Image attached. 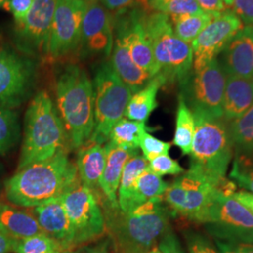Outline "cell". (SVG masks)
Segmentation results:
<instances>
[{
    "label": "cell",
    "instance_id": "6da1fadb",
    "mask_svg": "<svg viewBox=\"0 0 253 253\" xmlns=\"http://www.w3.org/2000/svg\"><path fill=\"white\" fill-rule=\"evenodd\" d=\"M80 181L68 151L17 170L6 181V197L13 206L33 208L61 197Z\"/></svg>",
    "mask_w": 253,
    "mask_h": 253
},
{
    "label": "cell",
    "instance_id": "7a4b0ae2",
    "mask_svg": "<svg viewBox=\"0 0 253 253\" xmlns=\"http://www.w3.org/2000/svg\"><path fill=\"white\" fill-rule=\"evenodd\" d=\"M103 206L106 233L116 253H148L170 228L171 210L163 205V197L127 212L105 203Z\"/></svg>",
    "mask_w": 253,
    "mask_h": 253
},
{
    "label": "cell",
    "instance_id": "3957f363",
    "mask_svg": "<svg viewBox=\"0 0 253 253\" xmlns=\"http://www.w3.org/2000/svg\"><path fill=\"white\" fill-rule=\"evenodd\" d=\"M55 100L70 148L79 149L89 141L94 126L93 84L79 65L64 67L55 82Z\"/></svg>",
    "mask_w": 253,
    "mask_h": 253
},
{
    "label": "cell",
    "instance_id": "277c9868",
    "mask_svg": "<svg viewBox=\"0 0 253 253\" xmlns=\"http://www.w3.org/2000/svg\"><path fill=\"white\" fill-rule=\"evenodd\" d=\"M68 147L67 132L53 100L45 91L38 92L26 112L17 170L68 151Z\"/></svg>",
    "mask_w": 253,
    "mask_h": 253
},
{
    "label": "cell",
    "instance_id": "5b68a950",
    "mask_svg": "<svg viewBox=\"0 0 253 253\" xmlns=\"http://www.w3.org/2000/svg\"><path fill=\"white\" fill-rule=\"evenodd\" d=\"M195 133L190 152V166L209 177H225L234 157V145L229 125L223 118H214L201 112H192Z\"/></svg>",
    "mask_w": 253,
    "mask_h": 253
},
{
    "label": "cell",
    "instance_id": "8992f818",
    "mask_svg": "<svg viewBox=\"0 0 253 253\" xmlns=\"http://www.w3.org/2000/svg\"><path fill=\"white\" fill-rule=\"evenodd\" d=\"M94 126L89 143L105 145L112 128L125 117L131 91L109 62L100 64L93 78Z\"/></svg>",
    "mask_w": 253,
    "mask_h": 253
},
{
    "label": "cell",
    "instance_id": "52a82bcc",
    "mask_svg": "<svg viewBox=\"0 0 253 253\" xmlns=\"http://www.w3.org/2000/svg\"><path fill=\"white\" fill-rule=\"evenodd\" d=\"M145 26L160 73L166 79V84H179L192 71L191 45L175 36L168 15L147 10Z\"/></svg>",
    "mask_w": 253,
    "mask_h": 253
},
{
    "label": "cell",
    "instance_id": "ba28073f",
    "mask_svg": "<svg viewBox=\"0 0 253 253\" xmlns=\"http://www.w3.org/2000/svg\"><path fill=\"white\" fill-rule=\"evenodd\" d=\"M224 178L213 179L190 166L188 171L169 184L163 195V201L172 213L202 223L208 209L221 194L219 186Z\"/></svg>",
    "mask_w": 253,
    "mask_h": 253
},
{
    "label": "cell",
    "instance_id": "9c48e42d",
    "mask_svg": "<svg viewBox=\"0 0 253 253\" xmlns=\"http://www.w3.org/2000/svg\"><path fill=\"white\" fill-rule=\"evenodd\" d=\"M226 77V73L216 58L201 70L190 72L179 84L180 95L191 112L223 118L222 101Z\"/></svg>",
    "mask_w": 253,
    "mask_h": 253
},
{
    "label": "cell",
    "instance_id": "30bf717a",
    "mask_svg": "<svg viewBox=\"0 0 253 253\" xmlns=\"http://www.w3.org/2000/svg\"><path fill=\"white\" fill-rule=\"evenodd\" d=\"M74 232L75 249L106 234V221L98 196L79 181L61 196Z\"/></svg>",
    "mask_w": 253,
    "mask_h": 253
},
{
    "label": "cell",
    "instance_id": "8fae6325",
    "mask_svg": "<svg viewBox=\"0 0 253 253\" xmlns=\"http://www.w3.org/2000/svg\"><path fill=\"white\" fill-rule=\"evenodd\" d=\"M202 224L214 240L253 244V212L233 196L218 195Z\"/></svg>",
    "mask_w": 253,
    "mask_h": 253
},
{
    "label": "cell",
    "instance_id": "7c38bea8",
    "mask_svg": "<svg viewBox=\"0 0 253 253\" xmlns=\"http://www.w3.org/2000/svg\"><path fill=\"white\" fill-rule=\"evenodd\" d=\"M36 71L30 56L0 44V107L14 110L31 96Z\"/></svg>",
    "mask_w": 253,
    "mask_h": 253
},
{
    "label": "cell",
    "instance_id": "4fadbf2b",
    "mask_svg": "<svg viewBox=\"0 0 253 253\" xmlns=\"http://www.w3.org/2000/svg\"><path fill=\"white\" fill-rule=\"evenodd\" d=\"M148 9L133 6L117 11L114 18V34L126 44L131 58L140 68L152 77L160 73V68L153 54V49L145 26Z\"/></svg>",
    "mask_w": 253,
    "mask_h": 253
},
{
    "label": "cell",
    "instance_id": "5bb4252c",
    "mask_svg": "<svg viewBox=\"0 0 253 253\" xmlns=\"http://www.w3.org/2000/svg\"><path fill=\"white\" fill-rule=\"evenodd\" d=\"M85 8L86 2L84 0H55L49 42L51 57H63L80 47Z\"/></svg>",
    "mask_w": 253,
    "mask_h": 253
},
{
    "label": "cell",
    "instance_id": "9a60e30c",
    "mask_svg": "<svg viewBox=\"0 0 253 253\" xmlns=\"http://www.w3.org/2000/svg\"><path fill=\"white\" fill-rule=\"evenodd\" d=\"M243 27L241 20L231 9L216 14L190 44L193 53L192 70H201L217 58Z\"/></svg>",
    "mask_w": 253,
    "mask_h": 253
},
{
    "label": "cell",
    "instance_id": "2e32d148",
    "mask_svg": "<svg viewBox=\"0 0 253 253\" xmlns=\"http://www.w3.org/2000/svg\"><path fill=\"white\" fill-rule=\"evenodd\" d=\"M55 0H35L32 9L15 28L19 50L27 56L49 55V42Z\"/></svg>",
    "mask_w": 253,
    "mask_h": 253
},
{
    "label": "cell",
    "instance_id": "e0dca14e",
    "mask_svg": "<svg viewBox=\"0 0 253 253\" xmlns=\"http://www.w3.org/2000/svg\"><path fill=\"white\" fill-rule=\"evenodd\" d=\"M99 0L86 2L82 24L80 48L85 55H111L114 45V18Z\"/></svg>",
    "mask_w": 253,
    "mask_h": 253
},
{
    "label": "cell",
    "instance_id": "ac0fdd59",
    "mask_svg": "<svg viewBox=\"0 0 253 253\" xmlns=\"http://www.w3.org/2000/svg\"><path fill=\"white\" fill-rule=\"evenodd\" d=\"M32 210L43 233L54 239L63 252L75 249L73 225L61 197L46 202Z\"/></svg>",
    "mask_w": 253,
    "mask_h": 253
},
{
    "label": "cell",
    "instance_id": "d6986e66",
    "mask_svg": "<svg viewBox=\"0 0 253 253\" xmlns=\"http://www.w3.org/2000/svg\"><path fill=\"white\" fill-rule=\"evenodd\" d=\"M217 59L226 75L253 78V26H244Z\"/></svg>",
    "mask_w": 253,
    "mask_h": 253
},
{
    "label": "cell",
    "instance_id": "ffe728a7",
    "mask_svg": "<svg viewBox=\"0 0 253 253\" xmlns=\"http://www.w3.org/2000/svg\"><path fill=\"white\" fill-rule=\"evenodd\" d=\"M106 163L100 178V192L105 198V204L112 208H118V190L121 175L126 163L138 153L120 148L108 141L105 145Z\"/></svg>",
    "mask_w": 253,
    "mask_h": 253
},
{
    "label": "cell",
    "instance_id": "44dd1931",
    "mask_svg": "<svg viewBox=\"0 0 253 253\" xmlns=\"http://www.w3.org/2000/svg\"><path fill=\"white\" fill-rule=\"evenodd\" d=\"M106 163L104 145L87 142L78 149L76 168L82 184L90 189L99 198L100 178Z\"/></svg>",
    "mask_w": 253,
    "mask_h": 253
},
{
    "label": "cell",
    "instance_id": "7402d4cb",
    "mask_svg": "<svg viewBox=\"0 0 253 253\" xmlns=\"http://www.w3.org/2000/svg\"><path fill=\"white\" fill-rule=\"evenodd\" d=\"M253 105V78L227 75L222 101L223 119L230 123Z\"/></svg>",
    "mask_w": 253,
    "mask_h": 253
},
{
    "label": "cell",
    "instance_id": "603a6c76",
    "mask_svg": "<svg viewBox=\"0 0 253 253\" xmlns=\"http://www.w3.org/2000/svg\"><path fill=\"white\" fill-rule=\"evenodd\" d=\"M110 63L132 94L142 89L153 78L133 61L124 42L115 34Z\"/></svg>",
    "mask_w": 253,
    "mask_h": 253
},
{
    "label": "cell",
    "instance_id": "cb8c5ba5",
    "mask_svg": "<svg viewBox=\"0 0 253 253\" xmlns=\"http://www.w3.org/2000/svg\"><path fill=\"white\" fill-rule=\"evenodd\" d=\"M0 230L14 240L44 234L33 210L0 203Z\"/></svg>",
    "mask_w": 253,
    "mask_h": 253
},
{
    "label": "cell",
    "instance_id": "d4e9b609",
    "mask_svg": "<svg viewBox=\"0 0 253 253\" xmlns=\"http://www.w3.org/2000/svg\"><path fill=\"white\" fill-rule=\"evenodd\" d=\"M165 84L166 79L159 73L154 76L142 89L133 93L126 105V118L145 123L154 110L158 107V93Z\"/></svg>",
    "mask_w": 253,
    "mask_h": 253
},
{
    "label": "cell",
    "instance_id": "484cf974",
    "mask_svg": "<svg viewBox=\"0 0 253 253\" xmlns=\"http://www.w3.org/2000/svg\"><path fill=\"white\" fill-rule=\"evenodd\" d=\"M168 186L169 184L163 180L162 176L147 168L136 179L126 208L122 212L130 211L149 200L163 197Z\"/></svg>",
    "mask_w": 253,
    "mask_h": 253
},
{
    "label": "cell",
    "instance_id": "4316f807",
    "mask_svg": "<svg viewBox=\"0 0 253 253\" xmlns=\"http://www.w3.org/2000/svg\"><path fill=\"white\" fill-rule=\"evenodd\" d=\"M195 133L193 114L184 98L179 94L175 118V130L172 144L176 145L183 155H190Z\"/></svg>",
    "mask_w": 253,
    "mask_h": 253
},
{
    "label": "cell",
    "instance_id": "83f0119b",
    "mask_svg": "<svg viewBox=\"0 0 253 253\" xmlns=\"http://www.w3.org/2000/svg\"><path fill=\"white\" fill-rule=\"evenodd\" d=\"M145 122L122 118L111 130L109 141L120 148L136 151L139 148L143 134L148 131Z\"/></svg>",
    "mask_w": 253,
    "mask_h": 253
},
{
    "label": "cell",
    "instance_id": "f1b7e54d",
    "mask_svg": "<svg viewBox=\"0 0 253 253\" xmlns=\"http://www.w3.org/2000/svg\"><path fill=\"white\" fill-rule=\"evenodd\" d=\"M215 15L216 14L202 11L193 14L171 16L170 20L175 36L181 41L191 44Z\"/></svg>",
    "mask_w": 253,
    "mask_h": 253
},
{
    "label": "cell",
    "instance_id": "f546056e",
    "mask_svg": "<svg viewBox=\"0 0 253 253\" xmlns=\"http://www.w3.org/2000/svg\"><path fill=\"white\" fill-rule=\"evenodd\" d=\"M234 153L253 155V105L242 117L228 123Z\"/></svg>",
    "mask_w": 253,
    "mask_h": 253
},
{
    "label": "cell",
    "instance_id": "4dcf8cb0",
    "mask_svg": "<svg viewBox=\"0 0 253 253\" xmlns=\"http://www.w3.org/2000/svg\"><path fill=\"white\" fill-rule=\"evenodd\" d=\"M148 168V162L143 155L137 154L126 163L121 175L118 190V208L124 211L129 199L130 192L138 176Z\"/></svg>",
    "mask_w": 253,
    "mask_h": 253
},
{
    "label": "cell",
    "instance_id": "1f68e13d",
    "mask_svg": "<svg viewBox=\"0 0 253 253\" xmlns=\"http://www.w3.org/2000/svg\"><path fill=\"white\" fill-rule=\"evenodd\" d=\"M20 123L13 109L0 107V156H6L18 143Z\"/></svg>",
    "mask_w": 253,
    "mask_h": 253
},
{
    "label": "cell",
    "instance_id": "d6a6232c",
    "mask_svg": "<svg viewBox=\"0 0 253 253\" xmlns=\"http://www.w3.org/2000/svg\"><path fill=\"white\" fill-rule=\"evenodd\" d=\"M145 6L151 11L161 12L169 17L203 11L195 0H145Z\"/></svg>",
    "mask_w": 253,
    "mask_h": 253
},
{
    "label": "cell",
    "instance_id": "836d02e7",
    "mask_svg": "<svg viewBox=\"0 0 253 253\" xmlns=\"http://www.w3.org/2000/svg\"><path fill=\"white\" fill-rule=\"evenodd\" d=\"M13 252L16 253H63L60 246L45 234H40L15 240Z\"/></svg>",
    "mask_w": 253,
    "mask_h": 253
},
{
    "label": "cell",
    "instance_id": "e575fe53",
    "mask_svg": "<svg viewBox=\"0 0 253 253\" xmlns=\"http://www.w3.org/2000/svg\"><path fill=\"white\" fill-rule=\"evenodd\" d=\"M230 178L240 188L253 193V155L234 153Z\"/></svg>",
    "mask_w": 253,
    "mask_h": 253
},
{
    "label": "cell",
    "instance_id": "d590c367",
    "mask_svg": "<svg viewBox=\"0 0 253 253\" xmlns=\"http://www.w3.org/2000/svg\"><path fill=\"white\" fill-rule=\"evenodd\" d=\"M171 146V143L162 141L151 135L148 131L143 134L139 145L143 152V157L148 163L159 156L169 155Z\"/></svg>",
    "mask_w": 253,
    "mask_h": 253
},
{
    "label": "cell",
    "instance_id": "8d00e7d4",
    "mask_svg": "<svg viewBox=\"0 0 253 253\" xmlns=\"http://www.w3.org/2000/svg\"><path fill=\"white\" fill-rule=\"evenodd\" d=\"M184 237L189 253H219L217 246L208 235L195 230H187Z\"/></svg>",
    "mask_w": 253,
    "mask_h": 253
},
{
    "label": "cell",
    "instance_id": "74e56055",
    "mask_svg": "<svg viewBox=\"0 0 253 253\" xmlns=\"http://www.w3.org/2000/svg\"><path fill=\"white\" fill-rule=\"evenodd\" d=\"M148 168L159 176L180 175L185 172L179 163L172 159L169 155H162L148 163Z\"/></svg>",
    "mask_w": 253,
    "mask_h": 253
},
{
    "label": "cell",
    "instance_id": "f35d334b",
    "mask_svg": "<svg viewBox=\"0 0 253 253\" xmlns=\"http://www.w3.org/2000/svg\"><path fill=\"white\" fill-rule=\"evenodd\" d=\"M35 0H6L2 8L12 14L17 26L24 22Z\"/></svg>",
    "mask_w": 253,
    "mask_h": 253
},
{
    "label": "cell",
    "instance_id": "ab89813d",
    "mask_svg": "<svg viewBox=\"0 0 253 253\" xmlns=\"http://www.w3.org/2000/svg\"><path fill=\"white\" fill-rule=\"evenodd\" d=\"M158 249L161 253H186L184 252L177 236L169 228L158 242Z\"/></svg>",
    "mask_w": 253,
    "mask_h": 253
},
{
    "label": "cell",
    "instance_id": "60d3db41",
    "mask_svg": "<svg viewBox=\"0 0 253 253\" xmlns=\"http://www.w3.org/2000/svg\"><path fill=\"white\" fill-rule=\"evenodd\" d=\"M231 9L244 26H253V0H234Z\"/></svg>",
    "mask_w": 253,
    "mask_h": 253
},
{
    "label": "cell",
    "instance_id": "b9f144b4",
    "mask_svg": "<svg viewBox=\"0 0 253 253\" xmlns=\"http://www.w3.org/2000/svg\"><path fill=\"white\" fill-rule=\"evenodd\" d=\"M219 253H253V244L214 240Z\"/></svg>",
    "mask_w": 253,
    "mask_h": 253
},
{
    "label": "cell",
    "instance_id": "7bdbcfd3",
    "mask_svg": "<svg viewBox=\"0 0 253 253\" xmlns=\"http://www.w3.org/2000/svg\"><path fill=\"white\" fill-rule=\"evenodd\" d=\"M195 2L203 11L213 14H217L228 9L223 0H195Z\"/></svg>",
    "mask_w": 253,
    "mask_h": 253
},
{
    "label": "cell",
    "instance_id": "ee69618b",
    "mask_svg": "<svg viewBox=\"0 0 253 253\" xmlns=\"http://www.w3.org/2000/svg\"><path fill=\"white\" fill-rule=\"evenodd\" d=\"M100 4L107 9L112 11H119L128 9L137 5L140 0H99Z\"/></svg>",
    "mask_w": 253,
    "mask_h": 253
},
{
    "label": "cell",
    "instance_id": "f6af8a7d",
    "mask_svg": "<svg viewBox=\"0 0 253 253\" xmlns=\"http://www.w3.org/2000/svg\"><path fill=\"white\" fill-rule=\"evenodd\" d=\"M233 197L250 209L253 214V193L248 191H236Z\"/></svg>",
    "mask_w": 253,
    "mask_h": 253
},
{
    "label": "cell",
    "instance_id": "bcb514c9",
    "mask_svg": "<svg viewBox=\"0 0 253 253\" xmlns=\"http://www.w3.org/2000/svg\"><path fill=\"white\" fill-rule=\"evenodd\" d=\"M14 239L0 230V253H9L13 252Z\"/></svg>",
    "mask_w": 253,
    "mask_h": 253
},
{
    "label": "cell",
    "instance_id": "7dc6e473",
    "mask_svg": "<svg viewBox=\"0 0 253 253\" xmlns=\"http://www.w3.org/2000/svg\"><path fill=\"white\" fill-rule=\"evenodd\" d=\"M107 243H100V244L90 246V247H84L78 251L79 253H109L107 249Z\"/></svg>",
    "mask_w": 253,
    "mask_h": 253
},
{
    "label": "cell",
    "instance_id": "c3c4849f",
    "mask_svg": "<svg viewBox=\"0 0 253 253\" xmlns=\"http://www.w3.org/2000/svg\"><path fill=\"white\" fill-rule=\"evenodd\" d=\"M223 2L225 3V5H226L228 9H231V8H232V5H233L234 0H223Z\"/></svg>",
    "mask_w": 253,
    "mask_h": 253
},
{
    "label": "cell",
    "instance_id": "681fc988",
    "mask_svg": "<svg viewBox=\"0 0 253 253\" xmlns=\"http://www.w3.org/2000/svg\"><path fill=\"white\" fill-rule=\"evenodd\" d=\"M159 253V249H158V247H156V248H154L153 250L151 251V252H149L148 253Z\"/></svg>",
    "mask_w": 253,
    "mask_h": 253
},
{
    "label": "cell",
    "instance_id": "f907efd6",
    "mask_svg": "<svg viewBox=\"0 0 253 253\" xmlns=\"http://www.w3.org/2000/svg\"><path fill=\"white\" fill-rule=\"evenodd\" d=\"M5 2H6V0H0V8L3 7V5H4Z\"/></svg>",
    "mask_w": 253,
    "mask_h": 253
},
{
    "label": "cell",
    "instance_id": "816d5d0a",
    "mask_svg": "<svg viewBox=\"0 0 253 253\" xmlns=\"http://www.w3.org/2000/svg\"><path fill=\"white\" fill-rule=\"evenodd\" d=\"M78 253V251H76V252H73V251H69V252H63V253Z\"/></svg>",
    "mask_w": 253,
    "mask_h": 253
},
{
    "label": "cell",
    "instance_id": "f5cc1de1",
    "mask_svg": "<svg viewBox=\"0 0 253 253\" xmlns=\"http://www.w3.org/2000/svg\"><path fill=\"white\" fill-rule=\"evenodd\" d=\"M84 1H85V2H89V1H93V0H84Z\"/></svg>",
    "mask_w": 253,
    "mask_h": 253
},
{
    "label": "cell",
    "instance_id": "db71d44e",
    "mask_svg": "<svg viewBox=\"0 0 253 253\" xmlns=\"http://www.w3.org/2000/svg\"><path fill=\"white\" fill-rule=\"evenodd\" d=\"M160 253V251H159V253Z\"/></svg>",
    "mask_w": 253,
    "mask_h": 253
}]
</instances>
